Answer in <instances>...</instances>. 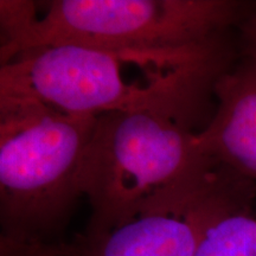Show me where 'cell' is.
Here are the masks:
<instances>
[{
    "instance_id": "obj_1",
    "label": "cell",
    "mask_w": 256,
    "mask_h": 256,
    "mask_svg": "<svg viewBox=\"0 0 256 256\" xmlns=\"http://www.w3.org/2000/svg\"><path fill=\"white\" fill-rule=\"evenodd\" d=\"M229 34L180 49L38 48L2 64L0 98L92 116L158 112L192 124L217 80L238 58Z\"/></svg>"
},
{
    "instance_id": "obj_2",
    "label": "cell",
    "mask_w": 256,
    "mask_h": 256,
    "mask_svg": "<svg viewBox=\"0 0 256 256\" xmlns=\"http://www.w3.org/2000/svg\"><path fill=\"white\" fill-rule=\"evenodd\" d=\"M96 120L0 98L2 256H54L64 244Z\"/></svg>"
},
{
    "instance_id": "obj_3",
    "label": "cell",
    "mask_w": 256,
    "mask_h": 256,
    "mask_svg": "<svg viewBox=\"0 0 256 256\" xmlns=\"http://www.w3.org/2000/svg\"><path fill=\"white\" fill-rule=\"evenodd\" d=\"M224 168L198 147L186 121L148 110L98 115L80 170L92 209L83 234L98 235L200 190Z\"/></svg>"
},
{
    "instance_id": "obj_4",
    "label": "cell",
    "mask_w": 256,
    "mask_h": 256,
    "mask_svg": "<svg viewBox=\"0 0 256 256\" xmlns=\"http://www.w3.org/2000/svg\"><path fill=\"white\" fill-rule=\"evenodd\" d=\"M252 5L232 0H55L44 11L26 0L0 2V60L38 48L165 50L230 32Z\"/></svg>"
},
{
    "instance_id": "obj_5",
    "label": "cell",
    "mask_w": 256,
    "mask_h": 256,
    "mask_svg": "<svg viewBox=\"0 0 256 256\" xmlns=\"http://www.w3.org/2000/svg\"><path fill=\"white\" fill-rule=\"evenodd\" d=\"M256 200V184L229 168L200 190L136 214L94 236L64 243L57 256H194L211 226Z\"/></svg>"
},
{
    "instance_id": "obj_6",
    "label": "cell",
    "mask_w": 256,
    "mask_h": 256,
    "mask_svg": "<svg viewBox=\"0 0 256 256\" xmlns=\"http://www.w3.org/2000/svg\"><path fill=\"white\" fill-rule=\"evenodd\" d=\"M214 116L196 132L206 154L256 184V52L241 48L238 58L217 80Z\"/></svg>"
},
{
    "instance_id": "obj_7",
    "label": "cell",
    "mask_w": 256,
    "mask_h": 256,
    "mask_svg": "<svg viewBox=\"0 0 256 256\" xmlns=\"http://www.w3.org/2000/svg\"><path fill=\"white\" fill-rule=\"evenodd\" d=\"M194 256H256V200L217 220Z\"/></svg>"
},
{
    "instance_id": "obj_8",
    "label": "cell",
    "mask_w": 256,
    "mask_h": 256,
    "mask_svg": "<svg viewBox=\"0 0 256 256\" xmlns=\"http://www.w3.org/2000/svg\"><path fill=\"white\" fill-rule=\"evenodd\" d=\"M240 37H241V48L256 52V24L244 20L238 25Z\"/></svg>"
},
{
    "instance_id": "obj_9",
    "label": "cell",
    "mask_w": 256,
    "mask_h": 256,
    "mask_svg": "<svg viewBox=\"0 0 256 256\" xmlns=\"http://www.w3.org/2000/svg\"><path fill=\"white\" fill-rule=\"evenodd\" d=\"M246 19L250 22V23L256 24V5L252 6L250 12H249V14L247 16V17H246Z\"/></svg>"
}]
</instances>
